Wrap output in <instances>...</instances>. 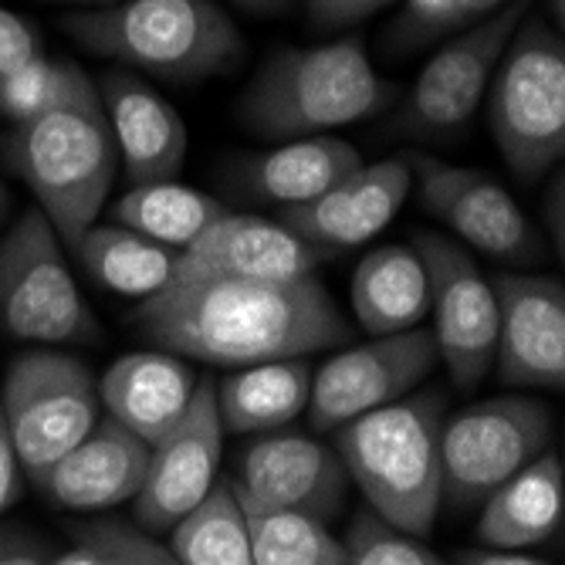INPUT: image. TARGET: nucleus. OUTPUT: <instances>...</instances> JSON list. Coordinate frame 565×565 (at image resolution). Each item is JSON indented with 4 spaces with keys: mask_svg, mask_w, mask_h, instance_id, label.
Masks as SVG:
<instances>
[{
    "mask_svg": "<svg viewBox=\"0 0 565 565\" xmlns=\"http://www.w3.org/2000/svg\"><path fill=\"white\" fill-rule=\"evenodd\" d=\"M68 250L102 288L136 301L167 288L180 268V250L149 241L116 221L92 224Z\"/></svg>",
    "mask_w": 565,
    "mask_h": 565,
    "instance_id": "26",
    "label": "nucleus"
},
{
    "mask_svg": "<svg viewBox=\"0 0 565 565\" xmlns=\"http://www.w3.org/2000/svg\"><path fill=\"white\" fill-rule=\"evenodd\" d=\"M8 183H4V173H0V217H4V211H8Z\"/></svg>",
    "mask_w": 565,
    "mask_h": 565,
    "instance_id": "43",
    "label": "nucleus"
},
{
    "mask_svg": "<svg viewBox=\"0 0 565 565\" xmlns=\"http://www.w3.org/2000/svg\"><path fill=\"white\" fill-rule=\"evenodd\" d=\"M227 211V203L211 193L183 186L177 180H160L129 186L109 207V221L163 247L183 250Z\"/></svg>",
    "mask_w": 565,
    "mask_h": 565,
    "instance_id": "27",
    "label": "nucleus"
},
{
    "mask_svg": "<svg viewBox=\"0 0 565 565\" xmlns=\"http://www.w3.org/2000/svg\"><path fill=\"white\" fill-rule=\"evenodd\" d=\"M562 511H565L562 457L555 450H545L481 501L478 539L488 548L522 552L542 545L558 532Z\"/></svg>",
    "mask_w": 565,
    "mask_h": 565,
    "instance_id": "23",
    "label": "nucleus"
},
{
    "mask_svg": "<svg viewBox=\"0 0 565 565\" xmlns=\"http://www.w3.org/2000/svg\"><path fill=\"white\" fill-rule=\"evenodd\" d=\"M0 329L31 345H75L102 332L62 237L38 207L0 237Z\"/></svg>",
    "mask_w": 565,
    "mask_h": 565,
    "instance_id": "7",
    "label": "nucleus"
},
{
    "mask_svg": "<svg viewBox=\"0 0 565 565\" xmlns=\"http://www.w3.org/2000/svg\"><path fill=\"white\" fill-rule=\"evenodd\" d=\"M363 163V152L339 136H301L262 152V157L241 160L231 170V183L247 196L278 203L285 211L322 196Z\"/></svg>",
    "mask_w": 565,
    "mask_h": 565,
    "instance_id": "22",
    "label": "nucleus"
},
{
    "mask_svg": "<svg viewBox=\"0 0 565 565\" xmlns=\"http://www.w3.org/2000/svg\"><path fill=\"white\" fill-rule=\"evenodd\" d=\"M21 494V468L14 460L11 440H8V427L4 417H0V511L11 508Z\"/></svg>",
    "mask_w": 565,
    "mask_h": 565,
    "instance_id": "37",
    "label": "nucleus"
},
{
    "mask_svg": "<svg viewBox=\"0 0 565 565\" xmlns=\"http://www.w3.org/2000/svg\"><path fill=\"white\" fill-rule=\"evenodd\" d=\"M41 55H44V47H41L38 31L28 21H21L14 11L0 8V78Z\"/></svg>",
    "mask_w": 565,
    "mask_h": 565,
    "instance_id": "34",
    "label": "nucleus"
},
{
    "mask_svg": "<svg viewBox=\"0 0 565 565\" xmlns=\"http://www.w3.org/2000/svg\"><path fill=\"white\" fill-rule=\"evenodd\" d=\"M409 190H414L409 157H386L380 163H363L301 207H285L278 221L326 254L349 250L386 231Z\"/></svg>",
    "mask_w": 565,
    "mask_h": 565,
    "instance_id": "17",
    "label": "nucleus"
},
{
    "mask_svg": "<svg viewBox=\"0 0 565 565\" xmlns=\"http://www.w3.org/2000/svg\"><path fill=\"white\" fill-rule=\"evenodd\" d=\"M326 258V250L298 237L281 221L227 211L180 250V271L250 281H298L316 278Z\"/></svg>",
    "mask_w": 565,
    "mask_h": 565,
    "instance_id": "18",
    "label": "nucleus"
},
{
    "mask_svg": "<svg viewBox=\"0 0 565 565\" xmlns=\"http://www.w3.org/2000/svg\"><path fill=\"white\" fill-rule=\"evenodd\" d=\"M504 4L511 0H403L386 28V47L393 55H409V51L488 21Z\"/></svg>",
    "mask_w": 565,
    "mask_h": 565,
    "instance_id": "30",
    "label": "nucleus"
},
{
    "mask_svg": "<svg viewBox=\"0 0 565 565\" xmlns=\"http://www.w3.org/2000/svg\"><path fill=\"white\" fill-rule=\"evenodd\" d=\"M85 78V68L41 55L0 78V116L11 119L14 126L31 122L62 106Z\"/></svg>",
    "mask_w": 565,
    "mask_h": 565,
    "instance_id": "31",
    "label": "nucleus"
},
{
    "mask_svg": "<svg viewBox=\"0 0 565 565\" xmlns=\"http://www.w3.org/2000/svg\"><path fill=\"white\" fill-rule=\"evenodd\" d=\"M55 4H88V8H109L116 0H55Z\"/></svg>",
    "mask_w": 565,
    "mask_h": 565,
    "instance_id": "42",
    "label": "nucleus"
},
{
    "mask_svg": "<svg viewBox=\"0 0 565 565\" xmlns=\"http://www.w3.org/2000/svg\"><path fill=\"white\" fill-rule=\"evenodd\" d=\"M51 565H109L106 555H102L95 545H88L85 539L75 535V548L62 552L58 558H51Z\"/></svg>",
    "mask_w": 565,
    "mask_h": 565,
    "instance_id": "40",
    "label": "nucleus"
},
{
    "mask_svg": "<svg viewBox=\"0 0 565 565\" xmlns=\"http://www.w3.org/2000/svg\"><path fill=\"white\" fill-rule=\"evenodd\" d=\"M349 298L359 329L370 335L417 329L430 312V288L414 244H386L370 250L352 271Z\"/></svg>",
    "mask_w": 565,
    "mask_h": 565,
    "instance_id": "24",
    "label": "nucleus"
},
{
    "mask_svg": "<svg viewBox=\"0 0 565 565\" xmlns=\"http://www.w3.org/2000/svg\"><path fill=\"white\" fill-rule=\"evenodd\" d=\"M88 51L167 82H200L244 58V38L217 0H116L65 18Z\"/></svg>",
    "mask_w": 565,
    "mask_h": 565,
    "instance_id": "5",
    "label": "nucleus"
},
{
    "mask_svg": "<svg viewBox=\"0 0 565 565\" xmlns=\"http://www.w3.org/2000/svg\"><path fill=\"white\" fill-rule=\"evenodd\" d=\"M4 160L34 193L38 211L72 247L106 211L119 180V149L92 78L62 106L18 122L4 139Z\"/></svg>",
    "mask_w": 565,
    "mask_h": 565,
    "instance_id": "2",
    "label": "nucleus"
},
{
    "mask_svg": "<svg viewBox=\"0 0 565 565\" xmlns=\"http://www.w3.org/2000/svg\"><path fill=\"white\" fill-rule=\"evenodd\" d=\"M409 170L420 203L457 241L501 262H535L542 237L494 177L471 167H454L430 152H409Z\"/></svg>",
    "mask_w": 565,
    "mask_h": 565,
    "instance_id": "13",
    "label": "nucleus"
},
{
    "mask_svg": "<svg viewBox=\"0 0 565 565\" xmlns=\"http://www.w3.org/2000/svg\"><path fill=\"white\" fill-rule=\"evenodd\" d=\"M196 383L200 380L173 352H129L102 373L98 403L109 409L116 424L146 444H157L183 420Z\"/></svg>",
    "mask_w": 565,
    "mask_h": 565,
    "instance_id": "21",
    "label": "nucleus"
},
{
    "mask_svg": "<svg viewBox=\"0 0 565 565\" xmlns=\"http://www.w3.org/2000/svg\"><path fill=\"white\" fill-rule=\"evenodd\" d=\"M345 565H447L417 535L386 525L373 511L355 515L345 535Z\"/></svg>",
    "mask_w": 565,
    "mask_h": 565,
    "instance_id": "32",
    "label": "nucleus"
},
{
    "mask_svg": "<svg viewBox=\"0 0 565 565\" xmlns=\"http://www.w3.org/2000/svg\"><path fill=\"white\" fill-rule=\"evenodd\" d=\"M494 373L511 390L565 386V288L548 275H501Z\"/></svg>",
    "mask_w": 565,
    "mask_h": 565,
    "instance_id": "16",
    "label": "nucleus"
},
{
    "mask_svg": "<svg viewBox=\"0 0 565 565\" xmlns=\"http://www.w3.org/2000/svg\"><path fill=\"white\" fill-rule=\"evenodd\" d=\"M396 85L386 82L363 38L312 47H281L258 68L241 98V122L265 139L326 136L386 109Z\"/></svg>",
    "mask_w": 565,
    "mask_h": 565,
    "instance_id": "3",
    "label": "nucleus"
},
{
    "mask_svg": "<svg viewBox=\"0 0 565 565\" xmlns=\"http://www.w3.org/2000/svg\"><path fill=\"white\" fill-rule=\"evenodd\" d=\"M98 98L106 109L119 167L129 183H160L177 180L186 160V122L149 82L132 72H106L98 78Z\"/></svg>",
    "mask_w": 565,
    "mask_h": 565,
    "instance_id": "19",
    "label": "nucleus"
},
{
    "mask_svg": "<svg viewBox=\"0 0 565 565\" xmlns=\"http://www.w3.org/2000/svg\"><path fill=\"white\" fill-rule=\"evenodd\" d=\"M224 424L217 409V386L200 380L183 420L149 444V465L136 501V525L149 535L170 532L193 504L221 481Z\"/></svg>",
    "mask_w": 565,
    "mask_h": 565,
    "instance_id": "14",
    "label": "nucleus"
},
{
    "mask_svg": "<svg viewBox=\"0 0 565 565\" xmlns=\"http://www.w3.org/2000/svg\"><path fill=\"white\" fill-rule=\"evenodd\" d=\"M241 11L258 14V18H271V14H285L288 8H295V0H231Z\"/></svg>",
    "mask_w": 565,
    "mask_h": 565,
    "instance_id": "41",
    "label": "nucleus"
},
{
    "mask_svg": "<svg viewBox=\"0 0 565 565\" xmlns=\"http://www.w3.org/2000/svg\"><path fill=\"white\" fill-rule=\"evenodd\" d=\"M244 511H301L329 522L345 501L349 475L335 447L305 434L254 440L231 478Z\"/></svg>",
    "mask_w": 565,
    "mask_h": 565,
    "instance_id": "15",
    "label": "nucleus"
},
{
    "mask_svg": "<svg viewBox=\"0 0 565 565\" xmlns=\"http://www.w3.org/2000/svg\"><path fill=\"white\" fill-rule=\"evenodd\" d=\"M535 0H511L488 21L444 38L390 119V136L440 142L465 129L488 95L511 34L532 14Z\"/></svg>",
    "mask_w": 565,
    "mask_h": 565,
    "instance_id": "9",
    "label": "nucleus"
},
{
    "mask_svg": "<svg viewBox=\"0 0 565 565\" xmlns=\"http://www.w3.org/2000/svg\"><path fill=\"white\" fill-rule=\"evenodd\" d=\"M427 288L437 359L447 366L457 390H475L494 370L498 342V295L481 275L478 262L454 237L440 231H420L414 237Z\"/></svg>",
    "mask_w": 565,
    "mask_h": 565,
    "instance_id": "11",
    "label": "nucleus"
},
{
    "mask_svg": "<svg viewBox=\"0 0 565 565\" xmlns=\"http://www.w3.org/2000/svg\"><path fill=\"white\" fill-rule=\"evenodd\" d=\"M434 366L437 345L430 329L417 326L393 335H373L316 370L308 424L319 434L339 430L355 417L409 396L434 373Z\"/></svg>",
    "mask_w": 565,
    "mask_h": 565,
    "instance_id": "12",
    "label": "nucleus"
},
{
    "mask_svg": "<svg viewBox=\"0 0 565 565\" xmlns=\"http://www.w3.org/2000/svg\"><path fill=\"white\" fill-rule=\"evenodd\" d=\"M0 565H51V558L34 539L21 532H0Z\"/></svg>",
    "mask_w": 565,
    "mask_h": 565,
    "instance_id": "36",
    "label": "nucleus"
},
{
    "mask_svg": "<svg viewBox=\"0 0 565 565\" xmlns=\"http://www.w3.org/2000/svg\"><path fill=\"white\" fill-rule=\"evenodd\" d=\"M444 399L403 396L335 430V454L370 511L386 525L424 539L444 504L440 475Z\"/></svg>",
    "mask_w": 565,
    "mask_h": 565,
    "instance_id": "4",
    "label": "nucleus"
},
{
    "mask_svg": "<svg viewBox=\"0 0 565 565\" xmlns=\"http://www.w3.org/2000/svg\"><path fill=\"white\" fill-rule=\"evenodd\" d=\"M488 129L501 160L522 180H542L565 152L562 31L529 14L511 34L488 85Z\"/></svg>",
    "mask_w": 565,
    "mask_h": 565,
    "instance_id": "6",
    "label": "nucleus"
},
{
    "mask_svg": "<svg viewBox=\"0 0 565 565\" xmlns=\"http://www.w3.org/2000/svg\"><path fill=\"white\" fill-rule=\"evenodd\" d=\"M146 465L149 444L106 417L38 484L51 501L68 511H106L139 494Z\"/></svg>",
    "mask_w": 565,
    "mask_h": 565,
    "instance_id": "20",
    "label": "nucleus"
},
{
    "mask_svg": "<svg viewBox=\"0 0 565 565\" xmlns=\"http://www.w3.org/2000/svg\"><path fill=\"white\" fill-rule=\"evenodd\" d=\"M170 552L183 565H254L247 511L231 481H217L170 529Z\"/></svg>",
    "mask_w": 565,
    "mask_h": 565,
    "instance_id": "28",
    "label": "nucleus"
},
{
    "mask_svg": "<svg viewBox=\"0 0 565 565\" xmlns=\"http://www.w3.org/2000/svg\"><path fill=\"white\" fill-rule=\"evenodd\" d=\"M548 440L552 414L535 396L508 393L444 417V498L457 508L481 504L511 475H519L539 454H545Z\"/></svg>",
    "mask_w": 565,
    "mask_h": 565,
    "instance_id": "10",
    "label": "nucleus"
},
{
    "mask_svg": "<svg viewBox=\"0 0 565 565\" xmlns=\"http://www.w3.org/2000/svg\"><path fill=\"white\" fill-rule=\"evenodd\" d=\"M0 417L21 475L41 481L98 424V380L78 355L31 349L8 370Z\"/></svg>",
    "mask_w": 565,
    "mask_h": 565,
    "instance_id": "8",
    "label": "nucleus"
},
{
    "mask_svg": "<svg viewBox=\"0 0 565 565\" xmlns=\"http://www.w3.org/2000/svg\"><path fill=\"white\" fill-rule=\"evenodd\" d=\"M562 193H565V180H562V173H552V186L545 193L542 214H545V231L552 237L555 254H562V231H565V203H562Z\"/></svg>",
    "mask_w": 565,
    "mask_h": 565,
    "instance_id": "39",
    "label": "nucleus"
},
{
    "mask_svg": "<svg viewBox=\"0 0 565 565\" xmlns=\"http://www.w3.org/2000/svg\"><path fill=\"white\" fill-rule=\"evenodd\" d=\"M312 363L298 359H275L231 373L217 386V409L224 430L234 434H271L288 427L308 409L312 396Z\"/></svg>",
    "mask_w": 565,
    "mask_h": 565,
    "instance_id": "25",
    "label": "nucleus"
},
{
    "mask_svg": "<svg viewBox=\"0 0 565 565\" xmlns=\"http://www.w3.org/2000/svg\"><path fill=\"white\" fill-rule=\"evenodd\" d=\"M254 565H345V545L301 511H247Z\"/></svg>",
    "mask_w": 565,
    "mask_h": 565,
    "instance_id": "29",
    "label": "nucleus"
},
{
    "mask_svg": "<svg viewBox=\"0 0 565 565\" xmlns=\"http://www.w3.org/2000/svg\"><path fill=\"white\" fill-rule=\"evenodd\" d=\"M136 326L163 352L244 370L342 345L352 329L319 278L250 281L180 271L139 301Z\"/></svg>",
    "mask_w": 565,
    "mask_h": 565,
    "instance_id": "1",
    "label": "nucleus"
},
{
    "mask_svg": "<svg viewBox=\"0 0 565 565\" xmlns=\"http://www.w3.org/2000/svg\"><path fill=\"white\" fill-rule=\"evenodd\" d=\"M301 4H305L308 24L316 31H339L390 8L393 0H301Z\"/></svg>",
    "mask_w": 565,
    "mask_h": 565,
    "instance_id": "35",
    "label": "nucleus"
},
{
    "mask_svg": "<svg viewBox=\"0 0 565 565\" xmlns=\"http://www.w3.org/2000/svg\"><path fill=\"white\" fill-rule=\"evenodd\" d=\"M457 565H552L535 555H522L515 548H465L457 552Z\"/></svg>",
    "mask_w": 565,
    "mask_h": 565,
    "instance_id": "38",
    "label": "nucleus"
},
{
    "mask_svg": "<svg viewBox=\"0 0 565 565\" xmlns=\"http://www.w3.org/2000/svg\"><path fill=\"white\" fill-rule=\"evenodd\" d=\"M78 539L95 545L106 555L109 565H183L170 545H163L157 535H149L142 529L122 525V522H95L78 529Z\"/></svg>",
    "mask_w": 565,
    "mask_h": 565,
    "instance_id": "33",
    "label": "nucleus"
}]
</instances>
